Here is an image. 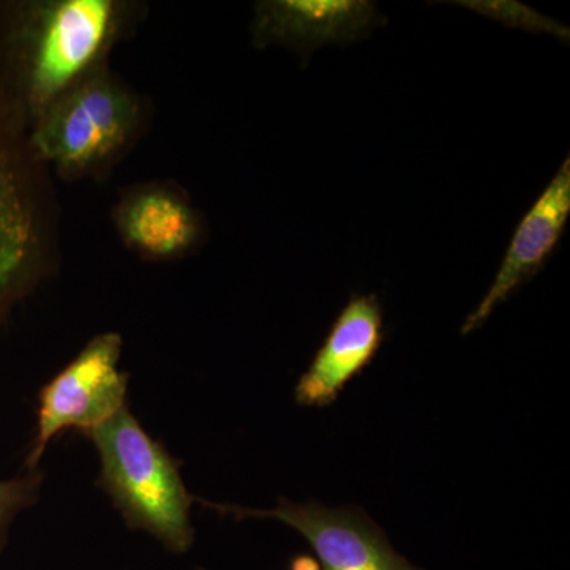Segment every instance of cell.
I'll return each instance as SVG.
<instances>
[{
  "label": "cell",
  "mask_w": 570,
  "mask_h": 570,
  "mask_svg": "<svg viewBox=\"0 0 570 570\" xmlns=\"http://www.w3.org/2000/svg\"><path fill=\"white\" fill-rule=\"evenodd\" d=\"M43 474L39 469L20 478L0 480V553L9 539L11 523L39 499Z\"/></svg>",
  "instance_id": "8fae6325"
},
{
  "label": "cell",
  "mask_w": 570,
  "mask_h": 570,
  "mask_svg": "<svg viewBox=\"0 0 570 570\" xmlns=\"http://www.w3.org/2000/svg\"><path fill=\"white\" fill-rule=\"evenodd\" d=\"M112 220L127 249L145 261L181 258L205 234L204 219L189 197L168 184L134 187L115 206Z\"/></svg>",
  "instance_id": "30bf717a"
},
{
  "label": "cell",
  "mask_w": 570,
  "mask_h": 570,
  "mask_svg": "<svg viewBox=\"0 0 570 570\" xmlns=\"http://www.w3.org/2000/svg\"><path fill=\"white\" fill-rule=\"evenodd\" d=\"M384 337V309L377 296L352 295L296 384V403L306 407L335 403L347 384L376 358Z\"/></svg>",
  "instance_id": "9c48e42d"
},
{
  "label": "cell",
  "mask_w": 570,
  "mask_h": 570,
  "mask_svg": "<svg viewBox=\"0 0 570 570\" xmlns=\"http://www.w3.org/2000/svg\"><path fill=\"white\" fill-rule=\"evenodd\" d=\"M569 216L570 159L568 157L549 186L531 206L530 212L520 220L493 284L479 306L464 321L461 335L466 336L480 328L499 305L508 302L521 285L538 275L560 245Z\"/></svg>",
  "instance_id": "ba28073f"
},
{
  "label": "cell",
  "mask_w": 570,
  "mask_h": 570,
  "mask_svg": "<svg viewBox=\"0 0 570 570\" xmlns=\"http://www.w3.org/2000/svg\"><path fill=\"white\" fill-rule=\"evenodd\" d=\"M142 111L141 97L105 67L33 122L29 145L63 179L102 175L141 134Z\"/></svg>",
  "instance_id": "3957f363"
},
{
  "label": "cell",
  "mask_w": 570,
  "mask_h": 570,
  "mask_svg": "<svg viewBox=\"0 0 570 570\" xmlns=\"http://www.w3.org/2000/svg\"><path fill=\"white\" fill-rule=\"evenodd\" d=\"M198 501L235 520H276L294 528L313 547L322 570H423L396 553L382 528L354 505L332 509L317 501L298 504L283 498L275 509H250Z\"/></svg>",
  "instance_id": "8992f818"
},
{
  "label": "cell",
  "mask_w": 570,
  "mask_h": 570,
  "mask_svg": "<svg viewBox=\"0 0 570 570\" xmlns=\"http://www.w3.org/2000/svg\"><path fill=\"white\" fill-rule=\"evenodd\" d=\"M140 10L126 0H0V94L28 132L107 67Z\"/></svg>",
  "instance_id": "6da1fadb"
},
{
  "label": "cell",
  "mask_w": 570,
  "mask_h": 570,
  "mask_svg": "<svg viewBox=\"0 0 570 570\" xmlns=\"http://www.w3.org/2000/svg\"><path fill=\"white\" fill-rule=\"evenodd\" d=\"M100 459V487L127 527L148 532L175 554L193 547V494L184 485L179 461L146 433L129 407L85 434Z\"/></svg>",
  "instance_id": "7a4b0ae2"
},
{
  "label": "cell",
  "mask_w": 570,
  "mask_h": 570,
  "mask_svg": "<svg viewBox=\"0 0 570 570\" xmlns=\"http://www.w3.org/2000/svg\"><path fill=\"white\" fill-rule=\"evenodd\" d=\"M121 352L118 333L92 337L61 373L41 387L26 471L39 469L48 444L62 431L89 433L127 407L129 374L119 370Z\"/></svg>",
  "instance_id": "5b68a950"
},
{
  "label": "cell",
  "mask_w": 570,
  "mask_h": 570,
  "mask_svg": "<svg viewBox=\"0 0 570 570\" xmlns=\"http://www.w3.org/2000/svg\"><path fill=\"white\" fill-rule=\"evenodd\" d=\"M198 570H205V569H198Z\"/></svg>",
  "instance_id": "7c38bea8"
},
{
  "label": "cell",
  "mask_w": 570,
  "mask_h": 570,
  "mask_svg": "<svg viewBox=\"0 0 570 570\" xmlns=\"http://www.w3.org/2000/svg\"><path fill=\"white\" fill-rule=\"evenodd\" d=\"M52 227L47 168L0 94V326L51 273Z\"/></svg>",
  "instance_id": "277c9868"
},
{
  "label": "cell",
  "mask_w": 570,
  "mask_h": 570,
  "mask_svg": "<svg viewBox=\"0 0 570 570\" xmlns=\"http://www.w3.org/2000/svg\"><path fill=\"white\" fill-rule=\"evenodd\" d=\"M385 24L370 0H264L255 3L254 45H283L303 58L325 45L354 43Z\"/></svg>",
  "instance_id": "52a82bcc"
}]
</instances>
